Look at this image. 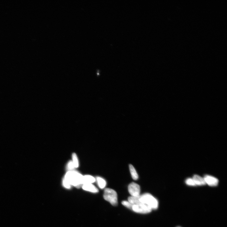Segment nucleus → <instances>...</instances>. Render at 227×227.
Returning a JSON list of instances; mask_svg holds the SVG:
<instances>
[{"label": "nucleus", "instance_id": "f257e3e1", "mask_svg": "<svg viewBox=\"0 0 227 227\" xmlns=\"http://www.w3.org/2000/svg\"><path fill=\"white\" fill-rule=\"evenodd\" d=\"M83 176L80 173L75 170L68 171L65 175L64 178L72 186L79 188L83 185Z\"/></svg>", "mask_w": 227, "mask_h": 227}, {"label": "nucleus", "instance_id": "f03ea898", "mask_svg": "<svg viewBox=\"0 0 227 227\" xmlns=\"http://www.w3.org/2000/svg\"><path fill=\"white\" fill-rule=\"evenodd\" d=\"M139 199L140 203L148 206L152 209H156L158 208V201L151 194L145 193L140 195Z\"/></svg>", "mask_w": 227, "mask_h": 227}, {"label": "nucleus", "instance_id": "7ed1b4c3", "mask_svg": "<svg viewBox=\"0 0 227 227\" xmlns=\"http://www.w3.org/2000/svg\"><path fill=\"white\" fill-rule=\"evenodd\" d=\"M104 199L112 205L116 206L118 204L117 194L116 191L109 188L105 189L104 194Z\"/></svg>", "mask_w": 227, "mask_h": 227}, {"label": "nucleus", "instance_id": "20e7f679", "mask_svg": "<svg viewBox=\"0 0 227 227\" xmlns=\"http://www.w3.org/2000/svg\"><path fill=\"white\" fill-rule=\"evenodd\" d=\"M132 210L136 213L141 214H148L152 212V209L146 205L141 203L133 205Z\"/></svg>", "mask_w": 227, "mask_h": 227}, {"label": "nucleus", "instance_id": "39448f33", "mask_svg": "<svg viewBox=\"0 0 227 227\" xmlns=\"http://www.w3.org/2000/svg\"><path fill=\"white\" fill-rule=\"evenodd\" d=\"M128 191L131 196L138 197L140 196V188L137 184L132 182L129 185Z\"/></svg>", "mask_w": 227, "mask_h": 227}, {"label": "nucleus", "instance_id": "423d86ee", "mask_svg": "<svg viewBox=\"0 0 227 227\" xmlns=\"http://www.w3.org/2000/svg\"><path fill=\"white\" fill-rule=\"evenodd\" d=\"M206 184L211 187H215L218 185L219 181L217 179L210 175H206L203 178Z\"/></svg>", "mask_w": 227, "mask_h": 227}, {"label": "nucleus", "instance_id": "0eeeda50", "mask_svg": "<svg viewBox=\"0 0 227 227\" xmlns=\"http://www.w3.org/2000/svg\"><path fill=\"white\" fill-rule=\"evenodd\" d=\"M82 187L84 190L92 193H97L98 192V189L92 184H84L82 185Z\"/></svg>", "mask_w": 227, "mask_h": 227}, {"label": "nucleus", "instance_id": "6e6552de", "mask_svg": "<svg viewBox=\"0 0 227 227\" xmlns=\"http://www.w3.org/2000/svg\"><path fill=\"white\" fill-rule=\"evenodd\" d=\"M196 185H206L203 178L197 175H195L193 178Z\"/></svg>", "mask_w": 227, "mask_h": 227}, {"label": "nucleus", "instance_id": "1a4fd4ad", "mask_svg": "<svg viewBox=\"0 0 227 227\" xmlns=\"http://www.w3.org/2000/svg\"><path fill=\"white\" fill-rule=\"evenodd\" d=\"M95 181L96 179L91 175H86L83 176V185L86 184H92Z\"/></svg>", "mask_w": 227, "mask_h": 227}, {"label": "nucleus", "instance_id": "9d476101", "mask_svg": "<svg viewBox=\"0 0 227 227\" xmlns=\"http://www.w3.org/2000/svg\"><path fill=\"white\" fill-rule=\"evenodd\" d=\"M99 187L101 189L104 188L106 185V182L104 179L100 177H97L96 179Z\"/></svg>", "mask_w": 227, "mask_h": 227}, {"label": "nucleus", "instance_id": "9b49d317", "mask_svg": "<svg viewBox=\"0 0 227 227\" xmlns=\"http://www.w3.org/2000/svg\"><path fill=\"white\" fill-rule=\"evenodd\" d=\"M129 168L130 173L133 180H136L138 179L139 176L135 168L131 164L129 165Z\"/></svg>", "mask_w": 227, "mask_h": 227}, {"label": "nucleus", "instance_id": "f8f14e48", "mask_svg": "<svg viewBox=\"0 0 227 227\" xmlns=\"http://www.w3.org/2000/svg\"><path fill=\"white\" fill-rule=\"evenodd\" d=\"M139 197L130 196L128 199V201L133 205H136L141 203L139 201Z\"/></svg>", "mask_w": 227, "mask_h": 227}, {"label": "nucleus", "instance_id": "ddd939ff", "mask_svg": "<svg viewBox=\"0 0 227 227\" xmlns=\"http://www.w3.org/2000/svg\"><path fill=\"white\" fill-rule=\"evenodd\" d=\"M72 162L75 168H78L79 166V162L77 156L75 153L72 155Z\"/></svg>", "mask_w": 227, "mask_h": 227}, {"label": "nucleus", "instance_id": "4468645a", "mask_svg": "<svg viewBox=\"0 0 227 227\" xmlns=\"http://www.w3.org/2000/svg\"><path fill=\"white\" fill-rule=\"evenodd\" d=\"M66 168L67 170H68V171L74 170L73 169L75 168L72 161L69 162L67 164V165Z\"/></svg>", "mask_w": 227, "mask_h": 227}, {"label": "nucleus", "instance_id": "2eb2a0df", "mask_svg": "<svg viewBox=\"0 0 227 227\" xmlns=\"http://www.w3.org/2000/svg\"><path fill=\"white\" fill-rule=\"evenodd\" d=\"M121 203L124 206L126 207L127 208L131 210L133 205L131 203L128 201H123Z\"/></svg>", "mask_w": 227, "mask_h": 227}, {"label": "nucleus", "instance_id": "dca6fc26", "mask_svg": "<svg viewBox=\"0 0 227 227\" xmlns=\"http://www.w3.org/2000/svg\"><path fill=\"white\" fill-rule=\"evenodd\" d=\"M63 185L64 187L67 189H70L71 187V185L69 183V182L64 178L63 179Z\"/></svg>", "mask_w": 227, "mask_h": 227}, {"label": "nucleus", "instance_id": "f3484780", "mask_svg": "<svg viewBox=\"0 0 227 227\" xmlns=\"http://www.w3.org/2000/svg\"><path fill=\"white\" fill-rule=\"evenodd\" d=\"M185 183L188 185L190 186H195L196 184L193 179L189 178L185 181Z\"/></svg>", "mask_w": 227, "mask_h": 227}]
</instances>
